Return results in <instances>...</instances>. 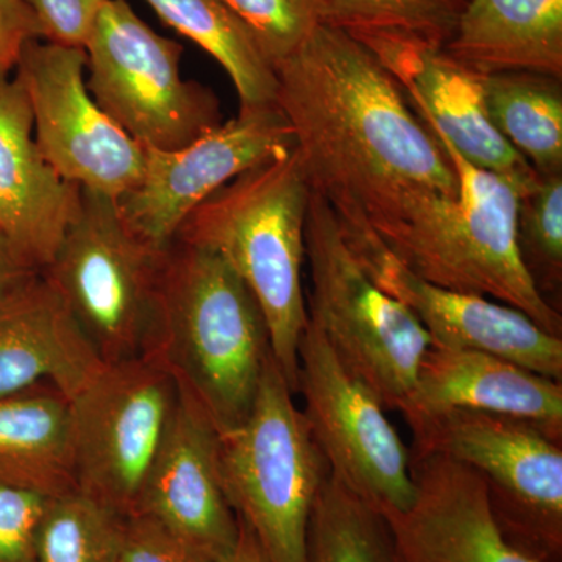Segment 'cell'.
<instances>
[{"instance_id": "23", "label": "cell", "mask_w": 562, "mask_h": 562, "mask_svg": "<svg viewBox=\"0 0 562 562\" xmlns=\"http://www.w3.org/2000/svg\"><path fill=\"white\" fill-rule=\"evenodd\" d=\"M166 25L210 54L235 85L239 109L276 105L277 77L260 44L225 0H146Z\"/></svg>"}, {"instance_id": "1", "label": "cell", "mask_w": 562, "mask_h": 562, "mask_svg": "<svg viewBox=\"0 0 562 562\" xmlns=\"http://www.w3.org/2000/svg\"><path fill=\"white\" fill-rule=\"evenodd\" d=\"M273 72L310 187L338 220L375 227L424 195L458 198L442 147L350 33L317 25Z\"/></svg>"}, {"instance_id": "27", "label": "cell", "mask_w": 562, "mask_h": 562, "mask_svg": "<svg viewBox=\"0 0 562 562\" xmlns=\"http://www.w3.org/2000/svg\"><path fill=\"white\" fill-rule=\"evenodd\" d=\"M468 0H327V24L355 38L384 35L443 47Z\"/></svg>"}, {"instance_id": "22", "label": "cell", "mask_w": 562, "mask_h": 562, "mask_svg": "<svg viewBox=\"0 0 562 562\" xmlns=\"http://www.w3.org/2000/svg\"><path fill=\"white\" fill-rule=\"evenodd\" d=\"M0 484L46 498L76 490L72 409L58 387L0 397Z\"/></svg>"}, {"instance_id": "12", "label": "cell", "mask_w": 562, "mask_h": 562, "mask_svg": "<svg viewBox=\"0 0 562 562\" xmlns=\"http://www.w3.org/2000/svg\"><path fill=\"white\" fill-rule=\"evenodd\" d=\"M14 72L31 105L33 138L58 176L114 201L139 183L146 150L91 98L85 49L32 40Z\"/></svg>"}, {"instance_id": "33", "label": "cell", "mask_w": 562, "mask_h": 562, "mask_svg": "<svg viewBox=\"0 0 562 562\" xmlns=\"http://www.w3.org/2000/svg\"><path fill=\"white\" fill-rule=\"evenodd\" d=\"M41 38L35 14L24 0H0V83L10 79L25 43Z\"/></svg>"}, {"instance_id": "4", "label": "cell", "mask_w": 562, "mask_h": 562, "mask_svg": "<svg viewBox=\"0 0 562 562\" xmlns=\"http://www.w3.org/2000/svg\"><path fill=\"white\" fill-rule=\"evenodd\" d=\"M312 187L297 149L243 172L205 199L177 241L220 254L260 303L272 355L297 394L299 342L305 330L302 269Z\"/></svg>"}, {"instance_id": "31", "label": "cell", "mask_w": 562, "mask_h": 562, "mask_svg": "<svg viewBox=\"0 0 562 562\" xmlns=\"http://www.w3.org/2000/svg\"><path fill=\"white\" fill-rule=\"evenodd\" d=\"M35 14L41 38L85 49L105 0H24Z\"/></svg>"}, {"instance_id": "10", "label": "cell", "mask_w": 562, "mask_h": 562, "mask_svg": "<svg viewBox=\"0 0 562 562\" xmlns=\"http://www.w3.org/2000/svg\"><path fill=\"white\" fill-rule=\"evenodd\" d=\"M297 394L331 475L383 516L408 509L412 450L379 395L342 364L310 316L299 342Z\"/></svg>"}, {"instance_id": "13", "label": "cell", "mask_w": 562, "mask_h": 562, "mask_svg": "<svg viewBox=\"0 0 562 562\" xmlns=\"http://www.w3.org/2000/svg\"><path fill=\"white\" fill-rule=\"evenodd\" d=\"M294 147L290 122L277 103L239 109L238 116L179 150L144 147L139 183L116 201L122 220L155 249H168L184 220L213 192Z\"/></svg>"}, {"instance_id": "21", "label": "cell", "mask_w": 562, "mask_h": 562, "mask_svg": "<svg viewBox=\"0 0 562 562\" xmlns=\"http://www.w3.org/2000/svg\"><path fill=\"white\" fill-rule=\"evenodd\" d=\"M442 49L482 76L562 79V0H468Z\"/></svg>"}, {"instance_id": "9", "label": "cell", "mask_w": 562, "mask_h": 562, "mask_svg": "<svg viewBox=\"0 0 562 562\" xmlns=\"http://www.w3.org/2000/svg\"><path fill=\"white\" fill-rule=\"evenodd\" d=\"M165 251L125 224L113 198L81 188L79 214L41 273L105 364L143 351Z\"/></svg>"}, {"instance_id": "24", "label": "cell", "mask_w": 562, "mask_h": 562, "mask_svg": "<svg viewBox=\"0 0 562 562\" xmlns=\"http://www.w3.org/2000/svg\"><path fill=\"white\" fill-rule=\"evenodd\" d=\"M492 125L539 176L562 173L561 79L536 72L483 76Z\"/></svg>"}, {"instance_id": "14", "label": "cell", "mask_w": 562, "mask_h": 562, "mask_svg": "<svg viewBox=\"0 0 562 562\" xmlns=\"http://www.w3.org/2000/svg\"><path fill=\"white\" fill-rule=\"evenodd\" d=\"M336 221L361 268L380 290L412 312L432 346L483 351L562 382L560 336L505 303L420 279L386 249L368 224Z\"/></svg>"}, {"instance_id": "16", "label": "cell", "mask_w": 562, "mask_h": 562, "mask_svg": "<svg viewBox=\"0 0 562 562\" xmlns=\"http://www.w3.org/2000/svg\"><path fill=\"white\" fill-rule=\"evenodd\" d=\"M357 40L390 70L428 131L449 140L464 160L513 179H538L530 162L492 125L482 74L422 41L384 35Z\"/></svg>"}, {"instance_id": "29", "label": "cell", "mask_w": 562, "mask_h": 562, "mask_svg": "<svg viewBox=\"0 0 562 562\" xmlns=\"http://www.w3.org/2000/svg\"><path fill=\"white\" fill-rule=\"evenodd\" d=\"M260 44L272 68L290 57L317 25L327 22V0H225Z\"/></svg>"}, {"instance_id": "19", "label": "cell", "mask_w": 562, "mask_h": 562, "mask_svg": "<svg viewBox=\"0 0 562 562\" xmlns=\"http://www.w3.org/2000/svg\"><path fill=\"white\" fill-rule=\"evenodd\" d=\"M453 409L516 417L562 438V382L483 351L431 346L398 413L409 425Z\"/></svg>"}, {"instance_id": "34", "label": "cell", "mask_w": 562, "mask_h": 562, "mask_svg": "<svg viewBox=\"0 0 562 562\" xmlns=\"http://www.w3.org/2000/svg\"><path fill=\"white\" fill-rule=\"evenodd\" d=\"M38 273L18 257L5 236L0 233V302Z\"/></svg>"}, {"instance_id": "35", "label": "cell", "mask_w": 562, "mask_h": 562, "mask_svg": "<svg viewBox=\"0 0 562 562\" xmlns=\"http://www.w3.org/2000/svg\"><path fill=\"white\" fill-rule=\"evenodd\" d=\"M217 562H271L266 557V553L262 552L260 543H258L255 536L251 535L249 528L246 527V524H243L239 520V536L238 541H236L235 547L225 554L224 558H221Z\"/></svg>"}, {"instance_id": "20", "label": "cell", "mask_w": 562, "mask_h": 562, "mask_svg": "<svg viewBox=\"0 0 562 562\" xmlns=\"http://www.w3.org/2000/svg\"><path fill=\"white\" fill-rule=\"evenodd\" d=\"M103 364L43 273L0 302V397L49 383L70 398Z\"/></svg>"}, {"instance_id": "26", "label": "cell", "mask_w": 562, "mask_h": 562, "mask_svg": "<svg viewBox=\"0 0 562 562\" xmlns=\"http://www.w3.org/2000/svg\"><path fill=\"white\" fill-rule=\"evenodd\" d=\"M127 519L79 490L47 498L36 531L38 562H120Z\"/></svg>"}, {"instance_id": "6", "label": "cell", "mask_w": 562, "mask_h": 562, "mask_svg": "<svg viewBox=\"0 0 562 562\" xmlns=\"http://www.w3.org/2000/svg\"><path fill=\"white\" fill-rule=\"evenodd\" d=\"M308 316L339 360L398 412L432 341L412 312L380 290L351 254L335 213L312 191L305 225Z\"/></svg>"}, {"instance_id": "30", "label": "cell", "mask_w": 562, "mask_h": 562, "mask_svg": "<svg viewBox=\"0 0 562 562\" xmlns=\"http://www.w3.org/2000/svg\"><path fill=\"white\" fill-rule=\"evenodd\" d=\"M46 502L0 484V562H38L36 531Z\"/></svg>"}, {"instance_id": "3", "label": "cell", "mask_w": 562, "mask_h": 562, "mask_svg": "<svg viewBox=\"0 0 562 562\" xmlns=\"http://www.w3.org/2000/svg\"><path fill=\"white\" fill-rule=\"evenodd\" d=\"M430 133L457 173L458 198L424 195L369 227L420 279L505 303L561 338V314L536 290L517 249L520 195L539 177L522 181L476 168Z\"/></svg>"}, {"instance_id": "5", "label": "cell", "mask_w": 562, "mask_h": 562, "mask_svg": "<svg viewBox=\"0 0 562 562\" xmlns=\"http://www.w3.org/2000/svg\"><path fill=\"white\" fill-rule=\"evenodd\" d=\"M273 355L241 427L220 436L233 512L271 562H305L314 501L330 473Z\"/></svg>"}, {"instance_id": "18", "label": "cell", "mask_w": 562, "mask_h": 562, "mask_svg": "<svg viewBox=\"0 0 562 562\" xmlns=\"http://www.w3.org/2000/svg\"><path fill=\"white\" fill-rule=\"evenodd\" d=\"M81 188L58 176L33 138L32 110L16 77L0 83V233L25 265H50L79 214Z\"/></svg>"}, {"instance_id": "17", "label": "cell", "mask_w": 562, "mask_h": 562, "mask_svg": "<svg viewBox=\"0 0 562 562\" xmlns=\"http://www.w3.org/2000/svg\"><path fill=\"white\" fill-rule=\"evenodd\" d=\"M412 468V505L384 516L403 562H538L505 538L479 473L413 450Z\"/></svg>"}, {"instance_id": "32", "label": "cell", "mask_w": 562, "mask_h": 562, "mask_svg": "<svg viewBox=\"0 0 562 562\" xmlns=\"http://www.w3.org/2000/svg\"><path fill=\"white\" fill-rule=\"evenodd\" d=\"M120 562H214L144 516L128 517Z\"/></svg>"}, {"instance_id": "8", "label": "cell", "mask_w": 562, "mask_h": 562, "mask_svg": "<svg viewBox=\"0 0 562 562\" xmlns=\"http://www.w3.org/2000/svg\"><path fill=\"white\" fill-rule=\"evenodd\" d=\"M85 52L91 98L146 149L179 150L222 124L217 95L181 77L183 46L127 0H105Z\"/></svg>"}, {"instance_id": "2", "label": "cell", "mask_w": 562, "mask_h": 562, "mask_svg": "<svg viewBox=\"0 0 562 562\" xmlns=\"http://www.w3.org/2000/svg\"><path fill=\"white\" fill-rule=\"evenodd\" d=\"M140 355L165 369L224 436L250 414L271 336L235 269L216 251L176 239L162 255Z\"/></svg>"}, {"instance_id": "11", "label": "cell", "mask_w": 562, "mask_h": 562, "mask_svg": "<svg viewBox=\"0 0 562 562\" xmlns=\"http://www.w3.org/2000/svg\"><path fill=\"white\" fill-rule=\"evenodd\" d=\"M177 402L172 376L149 358L103 364L70 397L76 490L133 516Z\"/></svg>"}, {"instance_id": "28", "label": "cell", "mask_w": 562, "mask_h": 562, "mask_svg": "<svg viewBox=\"0 0 562 562\" xmlns=\"http://www.w3.org/2000/svg\"><path fill=\"white\" fill-rule=\"evenodd\" d=\"M517 249L536 290L549 302L562 283V173L539 176L520 195Z\"/></svg>"}, {"instance_id": "25", "label": "cell", "mask_w": 562, "mask_h": 562, "mask_svg": "<svg viewBox=\"0 0 562 562\" xmlns=\"http://www.w3.org/2000/svg\"><path fill=\"white\" fill-rule=\"evenodd\" d=\"M305 562H403L379 509L328 473L306 530Z\"/></svg>"}, {"instance_id": "7", "label": "cell", "mask_w": 562, "mask_h": 562, "mask_svg": "<svg viewBox=\"0 0 562 562\" xmlns=\"http://www.w3.org/2000/svg\"><path fill=\"white\" fill-rule=\"evenodd\" d=\"M413 452L484 480L505 538L538 562H562V438L516 417L453 409L409 424Z\"/></svg>"}, {"instance_id": "15", "label": "cell", "mask_w": 562, "mask_h": 562, "mask_svg": "<svg viewBox=\"0 0 562 562\" xmlns=\"http://www.w3.org/2000/svg\"><path fill=\"white\" fill-rule=\"evenodd\" d=\"M133 516L149 517L214 562L238 541L239 519L222 484L220 435L180 392Z\"/></svg>"}]
</instances>
